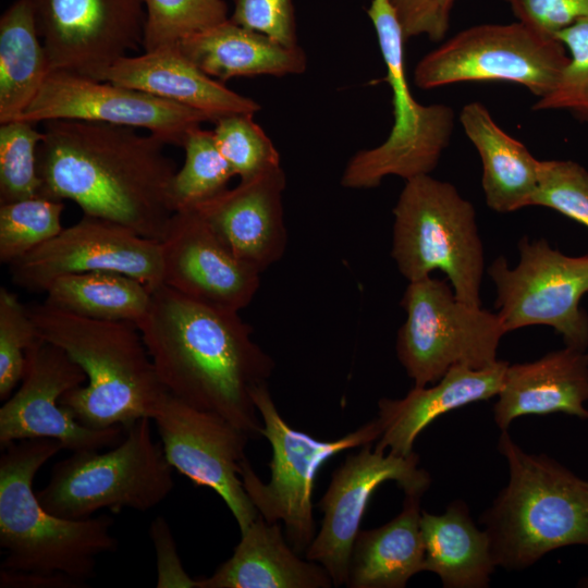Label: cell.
I'll use <instances>...</instances> for the list:
<instances>
[{"label":"cell","instance_id":"6da1fadb","mask_svg":"<svg viewBox=\"0 0 588 588\" xmlns=\"http://www.w3.org/2000/svg\"><path fill=\"white\" fill-rule=\"evenodd\" d=\"M37 147L39 196L75 203L84 215L161 242L174 213L176 164L167 144L137 128L79 120L44 122Z\"/></svg>","mask_w":588,"mask_h":588},{"label":"cell","instance_id":"7a4b0ae2","mask_svg":"<svg viewBox=\"0 0 588 588\" xmlns=\"http://www.w3.org/2000/svg\"><path fill=\"white\" fill-rule=\"evenodd\" d=\"M137 327L166 392L224 417L250 439L262 436L252 393L267 383L275 364L238 311L161 284Z\"/></svg>","mask_w":588,"mask_h":588},{"label":"cell","instance_id":"3957f363","mask_svg":"<svg viewBox=\"0 0 588 588\" xmlns=\"http://www.w3.org/2000/svg\"><path fill=\"white\" fill-rule=\"evenodd\" d=\"M37 334L63 350L87 376L60 404L81 424L124 429L152 418L166 392L135 322L74 315L45 302L26 305Z\"/></svg>","mask_w":588,"mask_h":588},{"label":"cell","instance_id":"277c9868","mask_svg":"<svg viewBox=\"0 0 588 588\" xmlns=\"http://www.w3.org/2000/svg\"><path fill=\"white\" fill-rule=\"evenodd\" d=\"M507 485L481 515L497 567L519 571L563 547H588V480L501 431Z\"/></svg>","mask_w":588,"mask_h":588},{"label":"cell","instance_id":"5b68a950","mask_svg":"<svg viewBox=\"0 0 588 588\" xmlns=\"http://www.w3.org/2000/svg\"><path fill=\"white\" fill-rule=\"evenodd\" d=\"M62 444L27 439L4 448L0 458L1 568L63 573L86 581L96 576L97 558L118 550L113 519L102 515L69 519L47 511L34 492L37 471Z\"/></svg>","mask_w":588,"mask_h":588},{"label":"cell","instance_id":"8992f818","mask_svg":"<svg viewBox=\"0 0 588 588\" xmlns=\"http://www.w3.org/2000/svg\"><path fill=\"white\" fill-rule=\"evenodd\" d=\"M393 216L391 256L401 274L411 282L440 270L457 299L481 306L485 257L473 204L425 174L405 182Z\"/></svg>","mask_w":588,"mask_h":588},{"label":"cell","instance_id":"52a82bcc","mask_svg":"<svg viewBox=\"0 0 588 588\" xmlns=\"http://www.w3.org/2000/svg\"><path fill=\"white\" fill-rule=\"evenodd\" d=\"M150 418L125 429L123 440L107 452H73L52 467L49 482L37 497L50 513L84 519L107 509L145 512L172 491L173 468L151 436Z\"/></svg>","mask_w":588,"mask_h":588},{"label":"cell","instance_id":"ba28073f","mask_svg":"<svg viewBox=\"0 0 588 588\" xmlns=\"http://www.w3.org/2000/svg\"><path fill=\"white\" fill-rule=\"evenodd\" d=\"M367 14L375 27L385 64V81L392 90L393 124L387 139L359 150L347 161L341 185L352 189L378 187L395 175L405 181L430 174L454 130V110L442 103L421 105L413 97L404 64L406 40L389 0H371Z\"/></svg>","mask_w":588,"mask_h":588},{"label":"cell","instance_id":"9c48e42d","mask_svg":"<svg viewBox=\"0 0 588 588\" xmlns=\"http://www.w3.org/2000/svg\"><path fill=\"white\" fill-rule=\"evenodd\" d=\"M252 397L262 421L261 434L272 449L271 478L264 482L245 458L241 465L243 486L257 512L268 523H282L287 542L302 554L316 536L311 499L318 470L343 451L376 442L381 427L375 418L339 439L317 440L282 418L268 383L255 388Z\"/></svg>","mask_w":588,"mask_h":588},{"label":"cell","instance_id":"30bf717a","mask_svg":"<svg viewBox=\"0 0 588 588\" xmlns=\"http://www.w3.org/2000/svg\"><path fill=\"white\" fill-rule=\"evenodd\" d=\"M401 306L396 355L414 387L439 381L452 367L494 364L506 330L498 314L456 298L446 280L430 275L408 282Z\"/></svg>","mask_w":588,"mask_h":588},{"label":"cell","instance_id":"8fae6325","mask_svg":"<svg viewBox=\"0 0 588 588\" xmlns=\"http://www.w3.org/2000/svg\"><path fill=\"white\" fill-rule=\"evenodd\" d=\"M568 62L564 45L520 22L463 29L424 56L414 83L431 89L464 82H505L547 96Z\"/></svg>","mask_w":588,"mask_h":588},{"label":"cell","instance_id":"7c38bea8","mask_svg":"<svg viewBox=\"0 0 588 588\" xmlns=\"http://www.w3.org/2000/svg\"><path fill=\"white\" fill-rule=\"evenodd\" d=\"M519 261L510 268L500 256L488 268L506 332L535 324L552 327L566 346L588 347V315L580 298L588 292V255L571 257L543 240L518 242Z\"/></svg>","mask_w":588,"mask_h":588},{"label":"cell","instance_id":"4fadbf2b","mask_svg":"<svg viewBox=\"0 0 588 588\" xmlns=\"http://www.w3.org/2000/svg\"><path fill=\"white\" fill-rule=\"evenodd\" d=\"M50 73L105 82L108 70L143 48L145 0H30Z\"/></svg>","mask_w":588,"mask_h":588},{"label":"cell","instance_id":"5bb4252c","mask_svg":"<svg viewBox=\"0 0 588 588\" xmlns=\"http://www.w3.org/2000/svg\"><path fill=\"white\" fill-rule=\"evenodd\" d=\"M161 446L173 469L194 485L212 489L234 516L240 531L259 515L241 478L250 437L224 417L164 392L156 405Z\"/></svg>","mask_w":588,"mask_h":588},{"label":"cell","instance_id":"9a60e30c","mask_svg":"<svg viewBox=\"0 0 588 588\" xmlns=\"http://www.w3.org/2000/svg\"><path fill=\"white\" fill-rule=\"evenodd\" d=\"M87 382L85 371L63 350L38 338L26 353L20 389L0 408V446L27 439H52L72 452L101 450L123 440V427L89 428L60 404Z\"/></svg>","mask_w":588,"mask_h":588},{"label":"cell","instance_id":"2e32d148","mask_svg":"<svg viewBox=\"0 0 588 588\" xmlns=\"http://www.w3.org/2000/svg\"><path fill=\"white\" fill-rule=\"evenodd\" d=\"M372 444L347 454L333 471L318 503L323 512L321 527L305 552L307 560L327 569L335 587L346 583L352 547L376 489L393 480L405 495L421 498L431 483L429 473L419 467L418 454L382 453Z\"/></svg>","mask_w":588,"mask_h":588},{"label":"cell","instance_id":"e0dca14e","mask_svg":"<svg viewBox=\"0 0 588 588\" xmlns=\"http://www.w3.org/2000/svg\"><path fill=\"white\" fill-rule=\"evenodd\" d=\"M9 267L12 282L32 292H46L61 275L93 271L124 273L151 291L162 284L159 241L88 215Z\"/></svg>","mask_w":588,"mask_h":588},{"label":"cell","instance_id":"ac0fdd59","mask_svg":"<svg viewBox=\"0 0 588 588\" xmlns=\"http://www.w3.org/2000/svg\"><path fill=\"white\" fill-rule=\"evenodd\" d=\"M21 120H79L145 128L167 145L183 147L210 119L203 112L142 90L66 72H51ZM19 119V120H20Z\"/></svg>","mask_w":588,"mask_h":588},{"label":"cell","instance_id":"d6986e66","mask_svg":"<svg viewBox=\"0 0 588 588\" xmlns=\"http://www.w3.org/2000/svg\"><path fill=\"white\" fill-rule=\"evenodd\" d=\"M160 247L162 284L195 301L240 311L260 286V272L233 256L194 210L173 213Z\"/></svg>","mask_w":588,"mask_h":588},{"label":"cell","instance_id":"ffe728a7","mask_svg":"<svg viewBox=\"0 0 588 588\" xmlns=\"http://www.w3.org/2000/svg\"><path fill=\"white\" fill-rule=\"evenodd\" d=\"M285 185V172L279 167L240 181L192 210L233 256L261 273L286 249L282 204Z\"/></svg>","mask_w":588,"mask_h":588},{"label":"cell","instance_id":"44dd1931","mask_svg":"<svg viewBox=\"0 0 588 588\" xmlns=\"http://www.w3.org/2000/svg\"><path fill=\"white\" fill-rule=\"evenodd\" d=\"M507 365L498 359L479 369L454 366L432 387H414L402 399H380L377 418L381 434L373 449L411 455L417 437L433 420L467 404L497 396Z\"/></svg>","mask_w":588,"mask_h":588},{"label":"cell","instance_id":"7402d4cb","mask_svg":"<svg viewBox=\"0 0 588 588\" xmlns=\"http://www.w3.org/2000/svg\"><path fill=\"white\" fill-rule=\"evenodd\" d=\"M105 82L200 111L213 123L228 115H254L260 110L254 99L235 93L203 72L177 45L120 59L108 70Z\"/></svg>","mask_w":588,"mask_h":588},{"label":"cell","instance_id":"603a6c76","mask_svg":"<svg viewBox=\"0 0 588 588\" xmlns=\"http://www.w3.org/2000/svg\"><path fill=\"white\" fill-rule=\"evenodd\" d=\"M497 397L493 419L501 431L525 415L588 420V353L565 346L535 362L509 364Z\"/></svg>","mask_w":588,"mask_h":588},{"label":"cell","instance_id":"cb8c5ba5","mask_svg":"<svg viewBox=\"0 0 588 588\" xmlns=\"http://www.w3.org/2000/svg\"><path fill=\"white\" fill-rule=\"evenodd\" d=\"M327 569L302 559L287 542L280 522L259 514L243 531L233 554L197 588H330Z\"/></svg>","mask_w":588,"mask_h":588},{"label":"cell","instance_id":"d4e9b609","mask_svg":"<svg viewBox=\"0 0 588 588\" xmlns=\"http://www.w3.org/2000/svg\"><path fill=\"white\" fill-rule=\"evenodd\" d=\"M182 53L212 78L302 74L307 58L299 46L284 47L230 19L181 40Z\"/></svg>","mask_w":588,"mask_h":588},{"label":"cell","instance_id":"484cf974","mask_svg":"<svg viewBox=\"0 0 588 588\" xmlns=\"http://www.w3.org/2000/svg\"><path fill=\"white\" fill-rule=\"evenodd\" d=\"M460 122L482 162V189L489 208L512 212L530 206L538 186L540 161L503 131L479 101L466 103Z\"/></svg>","mask_w":588,"mask_h":588},{"label":"cell","instance_id":"4316f807","mask_svg":"<svg viewBox=\"0 0 588 588\" xmlns=\"http://www.w3.org/2000/svg\"><path fill=\"white\" fill-rule=\"evenodd\" d=\"M420 497L405 495L402 511L375 529H360L354 540L345 586L403 588L424 571Z\"/></svg>","mask_w":588,"mask_h":588},{"label":"cell","instance_id":"83f0119b","mask_svg":"<svg viewBox=\"0 0 588 588\" xmlns=\"http://www.w3.org/2000/svg\"><path fill=\"white\" fill-rule=\"evenodd\" d=\"M424 571L434 573L444 588H486L497 567L489 535L475 524L463 500L441 514L421 511Z\"/></svg>","mask_w":588,"mask_h":588},{"label":"cell","instance_id":"f1b7e54d","mask_svg":"<svg viewBox=\"0 0 588 588\" xmlns=\"http://www.w3.org/2000/svg\"><path fill=\"white\" fill-rule=\"evenodd\" d=\"M50 73L30 0H15L0 17V124L19 120Z\"/></svg>","mask_w":588,"mask_h":588},{"label":"cell","instance_id":"f546056e","mask_svg":"<svg viewBox=\"0 0 588 588\" xmlns=\"http://www.w3.org/2000/svg\"><path fill=\"white\" fill-rule=\"evenodd\" d=\"M45 303L54 308L100 320L136 324L147 314L152 291L139 280L113 271L64 274L46 290Z\"/></svg>","mask_w":588,"mask_h":588},{"label":"cell","instance_id":"4dcf8cb0","mask_svg":"<svg viewBox=\"0 0 588 588\" xmlns=\"http://www.w3.org/2000/svg\"><path fill=\"white\" fill-rule=\"evenodd\" d=\"M182 148L184 164L174 174L170 187L174 212L192 210L213 198L235 176L217 147L212 130L194 128Z\"/></svg>","mask_w":588,"mask_h":588},{"label":"cell","instance_id":"1f68e13d","mask_svg":"<svg viewBox=\"0 0 588 588\" xmlns=\"http://www.w3.org/2000/svg\"><path fill=\"white\" fill-rule=\"evenodd\" d=\"M64 201L42 196L0 205V261L10 265L58 235Z\"/></svg>","mask_w":588,"mask_h":588},{"label":"cell","instance_id":"d6a6232c","mask_svg":"<svg viewBox=\"0 0 588 588\" xmlns=\"http://www.w3.org/2000/svg\"><path fill=\"white\" fill-rule=\"evenodd\" d=\"M143 49L177 45L229 20L224 0H145Z\"/></svg>","mask_w":588,"mask_h":588},{"label":"cell","instance_id":"836d02e7","mask_svg":"<svg viewBox=\"0 0 588 588\" xmlns=\"http://www.w3.org/2000/svg\"><path fill=\"white\" fill-rule=\"evenodd\" d=\"M36 125L21 119L0 124V205L39 196L37 147L44 134Z\"/></svg>","mask_w":588,"mask_h":588},{"label":"cell","instance_id":"e575fe53","mask_svg":"<svg viewBox=\"0 0 588 588\" xmlns=\"http://www.w3.org/2000/svg\"><path fill=\"white\" fill-rule=\"evenodd\" d=\"M252 114H233L215 122L217 147L241 181L281 167L280 155Z\"/></svg>","mask_w":588,"mask_h":588},{"label":"cell","instance_id":"d590c367","mask_svg":"<svg viewBox=\"0 0 588 588\" xmlns=\"http://www.w3.org/2000/svg\"><path fill=\"white\" fill-rule=\"evenodd\" d=\"M567 50L568 62L553 89L539 98L534 110H565L588 122V19H581L554 36Z\"/></svg>","mask_w":588,"mask_h":588},{"label":"cell","instance_id":"8d00e7d4","mask_svg":"<svg viewBox=\"0 0 588 588\" xmlns=\"http://www.w3.org/2000/svg\"><path fill=\"white\" fill-rule=\"evenodd\" d=\"M26 305L7 287H0V400L5 401L26 367V353L38 339Z\"/></svg>","mask_w":588,"mask_h":588},{"label":"cell","instance_id":"74e56055","mask_svg":"<svg viewBox=\"0 0 588 588\" xmlns=\"http://www.w3.org/2000/svg\"><path fill=\"white\" fill-rule=\"evenodd\" d=\"M530 206L551 208L588 228V171L571 160H541Z\"/></svg>","mask_w":588,"mask_h":588},{"label":"cell","instance_id":"f35d334b","mask_svg":"<svg viewBox=\"0 0 588 588\" xmlns=\"http://www.w3.org/2000/svg\"><path fill=\"white\" fill-rule=\"evenodd\" d=\"M230 20L284 47L298 46L293 0H235Z\"/></svg>","mask_w":588,"mask_h":588},{"label":"cell","instance_id":"ab89813d","mask_svg":"<svg viewBox=\"0 0 588 588\" xmlns=\"http://www.w3.org/2000/svg\"><path fill=\"white\" fill-rule=\"evenodd\" d=\"M518 22L549 37L588 19V0H503Z\"/></svg>","mask_w":588,"mask_h":588},{"label":"cell","instance_id":"60d3db41","mask_svg":"<svg viewBox=\"0 0 588 588\" xmlns=\"http://www.w3.org/2000/svg\"><path fill=\"white\" fill-rule=\"evenodd\" d=\"M150 536L157 554V587L197 588V579H193L184 571L175 542L166 519L158 516L151 522Z\"/></svg>","mask_w":588,"mask_h":588},{"label":"cell","instance_id":"b9f144b4","mask_svg":"<svg viewBox=\"0 0 588 588\" xmlns=\"http://www.w3.org/2000/svg\"><path fill=\"white\" fill-rule=\"evenodd\" d=\"M401 23L406 39L427 35L431 40H440L449 28L432 0H389Z\"/></svg>","mask_w":588,"mask_h":588},{"label":"cell","instance_id":"7bdbcfd3","mask_svg":"<svg viewBox=\"0 0 588 588\" xmlns=\"http://www.w3.org/2000/svg\"><path fill=\"white\" fill-rule=\"evenodd\" d=\"M86 581L63 573L25 572L1 568V588H82Z\"/></svg>","mask_w":588,"mask_h":588},{"label":"cell","instance_id":"ee69618b","mask_svg":"<svg viewBox=\"0 0 588 588\" xmlns=\"http://www.w3.org/2000/svg\"><path fill=\"white\" fill-rule=\"evenodd\" d=\"M456 0H432L439 13L450 20V13Z\"/></svg>","mask_w":588,"mask_h":588},{"label":"cell","instance_id":"f6af8a7d","mask_svg":"<svg viewBox=\"0 0 588 588\" xmlns=\"http://www.w3.org/2000/svg\"><path fill=\"white\" fill-rule=\"evenodd\" d=\"M579 586H580V587H587V588H588V576L585 577V578L579 583Z\"/></svg>","mask_w":588,"mask_h":588}]
</instances>
